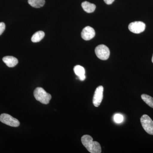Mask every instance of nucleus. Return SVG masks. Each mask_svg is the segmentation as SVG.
Returning <instances> with one entry per match:
<instances>
[{
  "instance_id": "nucleus-11",
  "label": "nucleus",
  "mask_w": 153,
  "mask_h": 153,
  "mask_svg": "<svg viewBox=\"0 0 153 153\" xmlns=\"http://www.w3.org/2000/svg\"><path fill=\"white\" fill-rule=\"evenodd\" d=\"M81 6L83 10L86 13H93L96 9L95 5L88 1L83 2L81 4Z\"/></svg>"
},
{
  "instance_id": "nucleus-2",
  "label": "nucleus",
  "mask_w": 153,
  "mask_h": 153,
  "mask_svg": "<svg viewBox=\"0 0 153 153\" xmlns=\"http://www.w3.org/2000/svg\"><path fill=\"white\" fill-rule=\"evenodd\" d=\"M34 95L37 101L40 102L44 104H47L52 98V96L47 93L44 88L37 87L34 91Z\"/></svg>"
},
{
  "instance_id": "nucleus-13",
  "label": "nucleus",
  "mask_w": 153,
  "mask_h": 153,
  "mask_svg": "<svg viewBox=\"0 0 153 153\" xmlns=\"http://www.w3.org/2000/svg\"><path fill=\"white\" fill-rule=\"evenodd\" d=\"M28 2L30 6L36 8L43 7L45 3V0H28Z\"/></svg>"
},
{
  "instance_id": "nucleus-7",
  "label": "nucleus",
  "mask_w": 153,
  "mask_h": 153,
  "mask_svg": "<svg viewBox=\"0 0 153 153\" xmlns=\"http://www.w3.org/2000/svg\"><path fill=\"white\" fill-rule=\"evenodd\" d=\"M103 87L99 86L96 89L93 99V103L94 106L97 107L101 104L103 99Z\"/></svg>"
},
{
  "instance_id": "nucleus-14",
  "label": "nucleus",
  "mask_w": 153,
  "mask_h": 153,
  "mask_svg": "<svg viewBox=\"0 0 153 153\" xmlns=\"http://www.w3.org/2000/svg\"><path fill=\"white\" fill-rule=\"evenodd\" d=\"M141 98L150 107L153 108V98L147 94H143Z\"/></svg>"
},
{
  "instance_id": "nucleus-16",
  "label": "nucleus",
  "mask_w": 153,
  "mask_h": 153,
  "mask_svg": "<svg viewBox=\"0 0 153 153\" xmlns=\"http://www.w3.org/2000/svg\"><path fill=\"white\" fill-rule=\"evenodd\" d=\"M5 30V25L3 22L0 23V36L1 35Z\"/></svg>"
},
{
  "instance_id": "nucleus-6",
  "label": "nucleus",
  "mask_w": 153,
  "mask_h": 153,
  "mask_svg": "<svg viewBox=\"0 0 153 153\" xmlns=\"http://www.w3.org/2000/svg\"><path fill=\"white\" fill-rule=\"evenodd\" d=\"M146 25L142 22H135L130 23L128 26V29L131 32L135 34H139L144 31Z\"/></svg>"
},
{
  "instance_id": "nucleus-8",
  "label": "nucleus",
  "mask_w": 153,
  "mask_h": 153,
  "mask_svg": "<svg viewBox=\"0 0 153 153\" xmlns=\"http://www.w3.org/2000/svg\"><path fill=\"white\" fill-rule=\"evenodd\" d=\"M95 32L94 29L89 26L85 27L81 32V37L85 41H89L94 37Z\"/></svg>"
},
{
  "instance_id": "nucleus-17",
  "label": "nucleus",
  "mask_w": 153,
  "mask_h": 153,
  "mask_svg": "<svg viewBox=\"0 0 153 153\" xmlns=\"http://www.w3.org/2000/svg\"><path fill=\"white\" fill-rule=\"evenodd\" d=\"M103 1L107 4L110 5L112 4L115 0H103Z\"/></svg>"
},
{
  "instance_id": "nucleus-4",
  "label": "nucleus",
  "mask_w": 153,
  "mask_h": 153,
  "mask_svg": "<svg viewBox=\"0 0 153 153\" xmlns=\"http://www.w3.org/2000/svg\"><path fill=\"white\" fill-rule=\"evenodd\" d=\"M141 123L143 128L147 133L153 135V121L146 114H144L140 118Z\"/></svg>"
},
{
  "instance_id": "nucleus-10",
  "label": "nucleus",
  "mask_w": 153,
  "mask_h": 153,
  "mask_svg": "<svg viewBox=\"0 0 153 153\" xmlns=\"http://www.w3.org/2000/svg\"><path fill=\"white\" fill-rule=\"evenodd\" d=\"M3 61L9 67H13L18 63V59L13 56H5L3 58Z\"/></svg>"
},
{
  "instance_id": "nucleus-9",
  "label": "nucleus",
  "mask_w": 153,
  "mask_h": 153,
  "mask_svg": "<svg viewBox=\"0 0 153 153\" xmlns=\"http://www.w3.org/2000/svg\"><path fill=\"white\" fill-rule=\"evenodd\" d=\"M74 73L78 76V78L81 81H83L85 79V68L79 65H76L74 68Z\"/></svg>"
},
{
  "instance_id": "nucleus-5",
  "label": "nucleus",
  "mask_w": 153,
  "mask_h": 153,
  "mask_svg": "<svg viewBox=\"0 0 153 153\" xmlns=\"http://www.w3.org/2000/svg\"><path fill=\"white\" fill-rule=\"evenodd\" d=\"M0 121L3 123L14 127H17L20 125V122L17 119L7 114H1L0 115Z\"/></svg>"
},
{
  "instance_id": "nucleus-1",
  "label": "nucleus",
  "mask_w": 153,
  "mask_h": 153,
  "mask_svg": "<svg viewBox=\"0 0 153 153\" xmlns=\"http://www.w3.org/2000/svg\"><path fill=\"white\" fill-rule=\"evenodd\" d=\"M81 142L87 150L91 153H101V147L99 143L93 141V138L88 135H84L81 137Z\"/></svg>"
},
{
  "instance_id": "nucleus-18",
  "label": "nucleus",
  "mask_w": 153,
  "mask_h": 153,
  "mask_svg": "<svg viewBox=\"0 0 153 153\" xmlns=\"http://www.w3.org/2000/svg\"><path fill=\"white\" fill-rule=\"evenodd\" d=\"M152 63H153V55L152 56Z\"/></svg>"
},
{
  "instance_id": "nucleus-12",
  "label": "nucleus",
  "mask_w": 153,
  "mask_h": 153,
  "mask_svg": "<svg viewBox=\"0 0 153 153\" xmlns=\"http://www.w3.org/2000/svg\"><path fill=\"white\" fill-rule=\"evenodd\" d=\"M45 33L42 31H38L35 33L32 36L31 41L34 43L40 42L44 38Z\"/></svg>"
},
{
  "instance_id": "nucleus-15",
  "label": "nucleus",
  "mask_w": 153,
  "mask_h": 153,
  "mask_svg": "<svg viewBox=\"0 0 153 153\" xmlns=\"http://www.w3.org/2000/svg\"><path fill=\"white\" fill-rule=\"evenodd\" d=\"M114 119L116 123H120L123 121V117L122 114H117L114 115Z\"/></svg>"
},
{
  "instance_id": "nucleus-3",
  "label": "nucleus",
  "mask_w": 153,
  "mask_h": 153,
  "mask_svg": "<svg viewBox=\"0 0 153 153\" xmlns=\"http://www.w3.org/2000/svg\"><path fill=\"white\" fill-rule=\"evenodd\" d=\"M95 53L97 56L102 60H106L109 58L110 50L105 45L101 44L96 47Z\"/></svg>"
}]
</instances>
